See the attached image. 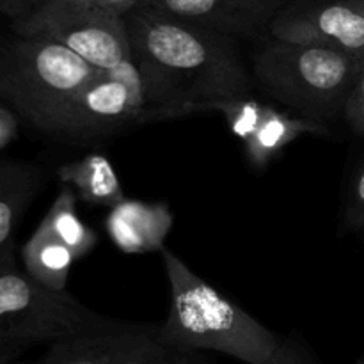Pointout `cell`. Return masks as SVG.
<instances>
[{
    "instance_id": "6da1fadb",
    "label": "cell",
    "mask_w": 364,
    "mask_h": 364,
    "mask_svg": "<svg viewBox=\"0 0 364 364\" xmlns=\"http://www.w3.org/2000/svg\"><path fill=\"white\" fill-rule=\"evenodd\" d=\"M132 55L183 107L208 112L210 103L251 96L255 78L233 38L144 4L124 16Z\"/></svg>"
},
{
    "instance_id": "7a4b0ae2",
    "label": "cell",
    "mask_w": 364,
    "mask_h": 364,
    "mask_svg": "<svg viewBox=\"0 0 364 364\" xmlns=\"http://www.w3.org/2000/svg\"><path fill=\"white\" fill-rule=\"evenodd\" d=\"M169 287L167 318L159 326L164 345L178 352L210 350L245 364H269L279 338L199 277L169 247H162Z\"/></svg>"
},
{
    "instance_id": "3957f363",
    "label": "cell",
    "mask_w": 364,
    "mask_h": 364,
    "mask_svg": "<svg viewBox=\"0 0 364 364\" xmlns=\"http://www.w3.org/2000/svg\"><path fill=\"white\" fill-rule=\"evenodd\" d=\"M188 114L191 110L132 55L109 70H100L66 103L46 135L87 144L132 127Z\"/></svg>"
},
{
    "instance_id": "277c9868",
    "label": "cell",
    "mask_w": 364,
    "mask_h": 364,
    "mask_svg": "<svg viewBox=\"0 0 364 364\" xmlns=\"http://www.w3.org/2000/svg\"><path fill=\"white\" fill-rule=\"evenodd\" d=\"M361 60L336 50L267 38L252 60L255 84L287 109L327 123L343 114Z\"/></svg>"
},
{
    "instance_id": "5b68a950",
    "label": "cell",
    "mask_w": 364,
    "mask_h": 364,
    "mask_svg": "<svg viewBox=\"0 0 364 364\" xmlns=\"http://www.w3.org/2000/svg\"><path fill=\"white\" fill-rule=\"evenodd\" d=\"M98 71L48 39L20 34L0 39V98L43 134Z\"/></svg>"
},
{
    "instance_id": "8992f818",
    "label": "cell",
    "mask_w": 364,
    "mask_h": 364,
    "mask_svg": "<svg viewBox=\"0 0 364 364\" xmlns=\"http://www.w3.org/2000/svg\"><path fill=\"white\" fill-rule=\"evenodd\" d=\"M103 318L66 290L46 288L28 276L14 251L0 256V343H53Z\"/></svg>"
},
{
    "instance_id": "52a82bcc",
    "label": "cell",
    "mask_w": 364,
    "mask_h": 364,
    "mask_svg": "<svg viewBox=\"0 0 364 364\" xmlns=\"http://www.w3.org/2000/svg\"><path fill=\"white\" fill-rule=\"evenodd\" d=\"M14 34L59 43L96 70L132 57L127 20L95 0H52L11 23Z\"/></svg>"
},
{
    "instance_id": "ba28073f",
    "label": "cell",
    "mask_w": 364,
    "mask_h": 364,
    "mask_svg": "<svg viewBox=\"0 0 364 364\" xmlns=\"http://www.w3.org/2000/svg\"><path fill=\"white\" fill-rule=\"evenodd\" d=\"M174 352L160 341L159 326L103 318L53 341L36 364H164Z\"/></svg>"
},
{
    "instance_id": "9c48e42d",
    "label": "cell",
    "mask_w": 364,
    "mask_h": 364,
    "mask_svg": "<svg viewBox=\"0 0 364 364\" xmlns=\"http://www.w3.org/2000/svg\"><path fill=\"white\" fill-rule=\"evenodd\" d=\"M270 38L316 45L364 59V0H299L270 25Z\"/></svg>"
},
{
    "instance_id": "30bf717a",
    "label": "cell",
    "mask_w": 364,
    "mask_h": 364,
    "mask_svg": "<svg viewBox=\"0 0 364 364\" xmlns=\"http://www.w3.org/2000/svg\"><path fill=\"white\" fill-rule=\"evenodd\" d=\"M288 0H149V6L230 38H263Z\"/></svg>"
},
{
    "instance_id": "8fae6325",
    "label": "cell",
    "mask_w": 364,
    "mask_h": 364,
    "mask_svg": "<svg viewBox=\"0 0 364 364\" xmlns=\"http://www.w3.org/2000/svg\"><path fill=\"white\" fill-rule=\"evenodd\" d=\"M105 230L110 240L127 255L160 252L173 228V212L166 203L124 199L109 208Z\"/></svg>"
},
{
    "instance_id": "7c38bea8",
    "label": "cell",
    "mask_w": 364,
    "mask_h": 364,
    "mask_svg": "<svg viewBox=\"0 0 364 364\" xmlns=\"http://www.w3.org/2000/svg\"><path fill=\"white\" fill-rule=\"evenodd\" d=\"M304 135L327 137L331 135V130L323 121L301 116V114L291 116L288 110H277L276 107L267 105L262 123L256 128L255 135L244 144L245 156L252 167L263 169L284 148Z\"/></svg>"
},
{
    "instance_id": "4fadbf2b",
    "label": "cell",
    "mask_w": 364,
    "mask_h": 364,
    "mask_svg": "<svg viewBox=\"0 0 364 364\" xmlns=\"http://www.w3.org/2000/svg\"><path fill=\"white\" fill-rule=\"evenodd\" d=\"M41 183V171L32 164L0 160V256L14 251V231Z\"/></svg>"
},
{
    "instance_id": "5bb4252c",
    "label": "cell",
    "mask_w": 364,
    "mask_h": 364,
    "mask_svg": "<svg viewBox=\"0 0 364 364\" xmlns=\"http://www.w3.org/2000/svg\"><path fill=\"white\" fill-rule=\"evenodd\" d=\"M57 178L73 188L77 198L91 205L112 208L127 199L112 162L100 153L63 164L57 169Z\"/></svg>"
},
{
    "instance_id": "9a60e30c",
    "label": "cell",
    "mask_w": 364,
    "mask_h": 364,
    "mask_svg": "<svg viewBox=\"0 0 364 364\" xmlns=\"http://www.w3.org/2000/svg\"><path fill=\"white\" fill-rule=\"evenodd\" d=\"M77 262L75 255L66 244L50 233L43 224L36 228L21 247V263L28 276L52 290H66L71 267Z\"/></svg>"
},
{
    "instance_id": "2e32d148",
    "label": "cell",
    "mask_w": 364,
    "mask_h": 364,
    "mask_svg": "<svg viewBox=\"0 0 364 364\" xmlns=\"http://www.w3.org/2000/svg\"><path fill=\"white\" fill-rule=\"evenodd\" d=\"M39 224H43L50 233H53L63 244H66L77 259L87 256L98 244V237L95 231L78 215L77 194L68 185L60 187L59 194L53 199L48 212Z\"/></svg>"
},
{
    "instance_id": "e0dca14e",
    "label": "cell",
    "mask_w": 364,
    "mask_h": 364,
    "mask_svg": "<svg viewBox=\"0 0 364 364\" xmlns=\"http://www.w3.org/2000/svg\"><path fill=\"white\" fill-rule=\"evenodd\" d=\"M267 105L255 96H237L210 103L208 112H220L226 119L231 134L245 144L255 135L256 128L265 116Z\"/></svg>"
},
{
    "instance_id": "ac0fdd59",
    "label": "cell",
    "mask_w": 364,
    "mask_h": 364,
    "mask_svg": "<svg viewBox=\"0 0 364 364\" xmlns=\"http://www.w3.org/2000/svg\"><path fill=\"white\" fill-rule=\"evenodd\" d=\"M345 226L352 231L364 230V159L359 164L345 203Z\"/></svg>"
},
{
    "instance_id": "d6986e66",
    "label": "cell",
    "mask_w": 364,
    "mask_h": 364,
    "mask_svg": "<svg viewBox=\"0 0 364 364\" xmlns=\"http://www.w3.org/2000/svg\"><path fill=\"white\" fill-rule=\"evenodd\" d=\"M343 119L352 132L359 137L364 135V66L359 70L350 91H348L347 102L343 107Z\"/></svg>"
},
{
    "instance_id": "ffe728a7",
    "label": "cell",
    "mask_w": 364,
    "mask_h": 364,
    "mask_svg": "<svg viewBox=\"0 0 364 364\" xmlns=\"http://www.w3.org/2000/svg\"><path fill=\"white\" fill-rule=\"evenodd\" d=\"M269 364H320L306 348L291 340H281Z\"/></svg>"
},
{
    "instance_id": "44dd1931",
    "label": "cell",
    "mask_w": 364,
    "mask_h": 364,
    "mask_svg": "<svg viewBox=\"0 0 364 364\" xmlns=\"http://www.w3.org/2000/svg\"><path fill=\"white\" fill-rule=\"evenodd\" d=\"M52 0H0V16L9 18L11 23L13 21L27 18L39 7L46 6Z\"/></svg>"
},
{
    "instance_id": "7402d4cb",
    "label": "cell",
    "mask_w": 364,
    "mask_h": 364,
    "mask_svg": "<svg viewBox=\"0 0 364 364\" xmlns=\"http://www.w3.org/2000/svg\"><path fill=\"white\" fill-rule=\"evenodd\" d=\"M20 116L9 103H0V151L16 139Z\"/></svg>"
},
{
    "instance_id": "603a6c76",
    "label": "cell",
    "mask_w": 364,
    "mask_h": 364,
    "mask_svg": "<svg viewBox=\"0 0 364 364\" xmlns=\"http://www.w3.org/2000/svg\"><path fill=\"white\" fill-rule=\"evenodd\" d=\"M98 6L105 7V9L112 11V13L121 14V16H127L130 11H134L135 7L144 6L149 0H95Z\"/></svg>"
},
{
    "instance_id": "cb8c5ba5",
    "label": "cell",
    "mask_w": 364,
    "mask_h": 364,
    "mask_svg": "<svg viewBox=\"0 0 364 364\" xmlns=\"http://www.w3.org/2000/svg\"><path fill=\"white\" fill-rule=\"evenodd\" d=\"M20 345H11V343H0V364H9L16 358Z\"/></svg>"
},
{
    "instance_id": "d4e9b609",
    "label": "cell",
    "mask_w": 364,
    "mask_h": 364,
    "mask_svg": "<svg viewBox=\"0 0 364 364\" xmlns=\"http://www.w3.org/2000/svg\"><path fill=\"white\" fill-rule=\"evenodd\" d=\"M181 354H183V352H174V354L173 355H171V358L169 359H167V361L166 363H164V364H178V361H180V358H181Z\"/></svg>"
},
{
    "instance_id": "484cf974",
    "label": "cell",
    "mask_w": 364,
    "mask_h": 364,
    "mask_svg": "<svg viewBox=\"0 0 364 364\" xmlns=\"http://www.w3.org/2000/svg\"><path fill=\"white\" fill-rule=\"evenodd\" d=\"M187 354H188V352H183V354H181V358H180V361H178V364H194L191 361V359L187 358Z\"/></svg>"
},
{
    "instance_id": "4316f807",
    "label": "cell",
    "mask_w": 364,
    "mask_h": 364,
    "mask_svg": "<svg viewBox=\"0 0 364 364\" xmlns=\"http://www.w3.org/2000/svg\"><path fill=\"white\" fill-rule=\"evenodd\" d=\"M361 66H364V59H363V60H361Z\"/></svg>"
},
{
    "instance_id": "83f0119b",
    "label": "cell",
    "mask_w": 364,
    "mask_h": 364,
    "mask_svg": "<svg viewBox=\"0 0 364 364\" xmlns=\"http://www.w3.org/2000/svg\"><path fill=\"white\" fill-rule=\"evenodd\" d=\"M359 364H364V359H363V361H361V363H359Z\"/></svg>"
}]
</instances>
